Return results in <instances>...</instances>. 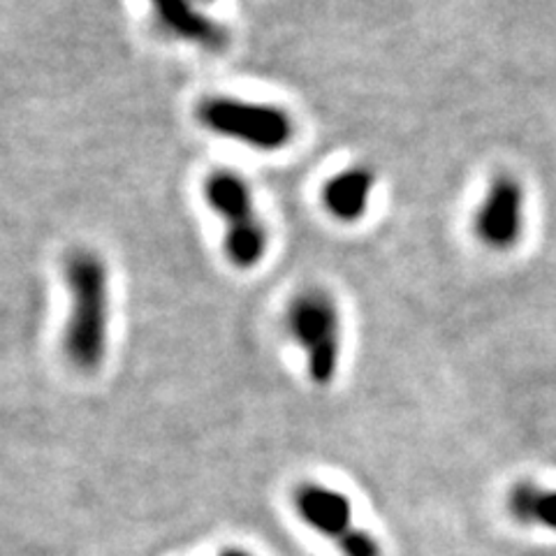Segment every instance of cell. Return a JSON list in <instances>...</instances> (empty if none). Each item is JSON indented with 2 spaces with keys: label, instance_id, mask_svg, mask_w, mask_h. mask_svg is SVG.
Here are the masks:
<instances>
[{
  "label": "cell",
  "instance_id": "2",
  "mask_svg": "<svg viewBox=\"0 0 556 556\" xmlns=\"http://www.w3.org/2000/svg\"><path fill=\"white\" fill-rule=\"evenodd\" d=\"M202 195L220 220L223 253L239 271H253L265 263L269 228L257 212L251 184L235 169H214L204 179Z\"/></svg>",
  "mask_w": 556,
  "mask_h": 556
},
{
  "label": "cell",
  "instance_id": "11",
  "mask_svg": "<svg viewBox=\"0 0 556 556\" xmlns=\"http://www.w3.org/2000/svg\"><path fill=\"white\" fill-rule=\"evenodd\" d=\"M220 556H253V554L243 552V549H225Z\"/></svg>",
  "mask_w": 556,
  "mask_h": 556
},
{
  "label": "cell",
  "instance_id": "8",
  "mask_svg": "<svg viewBox=\"0 0 556 556\" xmlns=\"http://www.w3.org/2000/svg\"><path fill=\"white\" fill-rule=\"evenodd\" d=\"M294 506L311 529L339 541L353 529V506L345 494L323 484H302L294 492Z\"/></svg>",
  "mask_w": 556,
  "mask_h": 556
},
{
  "label": "cell",
  "instance_id": "9",
  "mask_svg": "<svg viewBox=\"0 0 556 556\" xmlns=\"http://www.w3.org/2000/svg\"><path fill=\"white\" fill-rule=\"evenodd\" d=\"M508 510L519 525L556 531V490H545L533 480H517L508 494Z\"/></svg>",
  "mask_w": 556,
  "mask_h": 556
},
{
  "label": "cell",
  "instance_id": "7",
  "mask_svg": "<svg viewBox=\"0 0 556 556\" xmlns=\"http://www.w3.org/2000/svg\"><path fill=\"white\" fill-rule=\"evenodd\" d=\"M376 190V172L369 165H348L332 174L320 190L325 212L343 225H355L367 216Z\"/></svg>",
  "mask_w": 556,
  "mask_h": 556
},
{
  "label": "cell",
  "instance_id": "6",
  "mask_svg": "<svg viewBox=\"0 0 556 556\" xmlns=\"http://www.w3.org/2000/svg\"><path fill=\"white\" fill-rule=\"evenodd\" d=\"M218 0H147L151 22L167 40L218 54L230 42V30L214 8Z\"/></svg>",
  "mask_w": 556,
  "mask_h": 556
},
{
  "label": "cell",
  "instance_id": "3",
  "mask_svg": "<svg viewBox=\"0 0 556 556\" xmlns=\"http://www.w3.org/2000/svg\"><path fill=\"white\" fill-rule=\"evenodd\" d=\"M195 118L206 132L257 153L283 151L298 137L294 116L283 104L230 93L204 96L195 108Z\"/></svg>",
  "mask_w": 556,
  "mask_h": 556
},
{
  "label": "cell",
  "instance_id": "1",
  "mask_svg": "<svg viewBox=\"0 0 556 556\" xmlns=\"http://www.w3.org/2000/svg\"><path fill=\"white\" fill-rule=\"evenodd\" d=\"M67 316L63 355L77 371L96 374L110 348L112 278L102 253L89 247L73 249L63 263Z\"/></svg>",
  "mask_w": 556,
  "mask_h": 556
},
{
  "label": "cell",
  "instance_id": "10",
  "mask_svg": "<svg viewBox=\"0 0 556 556\" xmlns=\"http://www.w3.org/2000/svg\"><path fill=\"white\" fill-rule=\"evenodd\" d=\"M343 556H382V547L376 538L362 529H351L337 541Z\"/></svg>",
  "mask_w": 556,
  "mask_h": 556
},
{
  "label": "cell",
  "instance_id": "4",
  "mask_svg": "<svg viewBox=\"0 0 556 556\" xmlns=\"http://www.w3.org/2000/svg\"><path fill=\"white\" fill-rule=\"evenodd\" d=\"M286 332L304 353L306 374L313 386H332L343 353V318L332 292L320 286H306L290 298Z\"/></svg>",
  "mask_w": 556,
  "mask_h": 556
},
{
  "label": "cell",
  "instance_id": "5",
  "mask_svg": "<svg viewBox=\"0 0 556 556\" xmlns=\"http://www.w3.org/2000/svg\"><path fill=\"white\" fill-rule=\"evenodd\" d=\"M527 228V190L513 174H496L476 206L473 230L484 247L508 251Z\"/></svg>",
  "mask_w": 556,
  "mask_h": 556
}]
</instances>
